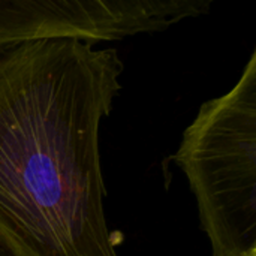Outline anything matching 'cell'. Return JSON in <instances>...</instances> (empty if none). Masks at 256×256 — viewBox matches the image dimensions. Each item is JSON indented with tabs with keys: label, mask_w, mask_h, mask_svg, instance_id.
I'll return each mask as SVG.
<instances>
[{
	"label": "cell",
	"mask_w": 256,
	"mask_h": 256,
	"mask_svg": "<svg viewBox=\"0 0 256 256\" xmlns=\"http://www.w3.org/2000/svg\"><path fill=\"white\" fill-rule=\"evenodd\" d=\"M172 159L212 256H256V51L228 93L201 105Z\"/></svg>",
	"instance_id": "obj_2"
},
{
	"label": "cell",
	"mask_w": 256,
	"mask_h": 256,
	"mask_svg": "<svg viewBox=\"0 0 256 256\" xmlns=\"http://www.w3.org/2000/svg\"><path fill=\"white\" fill-rule=\"evenodd\" d=\"M123 69L116 50L70 39L0 51L6 256H118L105 218L99 135Z\"/></svg>",
	"instance_id": "obj_1"
},
{
	"label": "cell",
	"mask_w": 256,
	"mask_h": 256,
	"mask_svg": "<svg viewBox=\"0 0 256 256\" xmlns=\"http://www.w3.org/2000/svg\"><path fill=\"white\" fill-rule=\"evenodd\" d=\"M0 256H6V255H4V254H3V252L0 250Z\"/></svg>",
	"instance_id": "obj_4"
},
{
	"label": "cell",
	"mask_w": 256,
	"mask_h": 256,
	"mask_svg": "<svg viewBox=\"0 0 256 256\" xmlns=\"http://www.w3.org/2000/svg\"><path fill=\"white\" fill-rule=\"evenodd\" d=\"M213 0H0V51L24 42L86 44L154 33L208 14Z\"/></svg>",
	"instance_id": "obj_3"
}]
</instances>
